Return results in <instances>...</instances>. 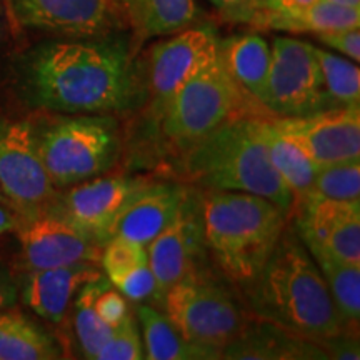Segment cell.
Instances as JSON below:
<instances>
[{
	"label": "cell",
	"mask_w": 360,
	"mask_h": 360,
	"mask_svg": "<svg viewBox=\"0 0 360 360\" xmlns=\"http://www.w3.org/2000/svg\"><path fill=\"white\" fill-rule=\"evenodd\" d=\"M29 101L60 114H114L139 101V75L129 44L105 37L53 40L25 62Z\"/></svg>",
	"instance_id": "obj_1"
},
{
	"label": "cell",
	"mask_w": 360,
	"mask_h": 360,
	"mask_svg": "<svg viewBox=\"0 0 360 360\" xmlns=\"http://www.w3.org/2000/svg\"><path fill=\"white\" fill-rule=\"evenodd\" d=\"M259 321L321 344L344 332L321 270L294 229H285L254 278L242 283Z\"/></svg>",
	"instance_id": "obj_2"
},
{
	"label": "cell",
	"mask_w": 360,
	"mask_h": 360,
	"mask_svg": "<svg viewBox=\"0 0 360 360\" xmlns=\"http://www.w3.org/2000/svg\"><path fill=\"white\" fill-rule=\"evenodd\" d=\"M262 122L260 115L227 120L188 148L184 172L205 191L254 193L292 212L295 199L270 164Z\"/></svg>",
	"instance_id": "obj_3"
},
{
	"label": "cell",
	"mask_w": 360,
	"mask_h": 360,
	"mask_svg": "<svg viewBox=\"0 0 360 360\" xmlns=\"http://www.w3.org/2000/svg\"><path fill=\"white\" fill-rule=\"evenodd\" d=\"M207 250L236 283L255 277L289 224L290 212L265 197L205 191L200 195Z\"/></svg>",
	"instance_id": "obj_4"
},
{
	"label": "cell",
	"mask_w": 360,
	"mask_h": 360,
	"mask_svg": "<svg viewBox=\"0 0 360 360\" xmlns=\"http://www.w3.org/2000/svg\"><path fill=\"white\" fill-rule=\"evenodd\" d=\"M53 187L67 188L105 174L120 154L117 122L107 114H69L35 127Z\"/></svg>",
	"instance_id": "obj_5"
},
{
	"label": "cell",
	"mask_w": 360,
	"mask_h": 360,
	"mask_svg": "<svg viewBox=\"0 0 360 360\" xmlns=\"http://www.w3.org/2000/svg\"><path fill=\"white\" fill-rule=\"evenodd\" d=\"M247 98L250 97L229 77L217 53L179 89L155 120L169 146L186 154L227 120L249 115Z\"/></svg>",
	"instance_id": "obj_6"
},
{
	"label": "cell",
	"mask_w": 360,
	"mask_h": 360,
	"mask_svg": "<svg viewBox=\"0 0 360 360\" xmlns=\"http://www.w3.org/2000/svg\"><path fill=\"white\" fill-rule=\"evenodd\" d=\"M160 304L170 322L188 342L220 354L249 322L231 289L204 267L174 283Z\"/></svg>",
	"instance_id": "obj_7"
},
{
	"label": "cell",
	"mask_w": 360,
	"mask_h": 360,
	"mask_svg": "<svg viewBox=\"0 0 360 360\" xmlns=\"http://www.w3.org/2000/svg\"><path fill=\"white\" fill-rule=\"evenodd\" d=\"M0 188L20 217L42 212L57 199L29 120H0Z\"/></svg>",
	"instance_id": "obj_8"
},
{
	"label": "cell",
	"mask_w": 360,
	"mask_h": 360,
	"mask_svg": "<svg viewBox=\"0 0 360 360\" xmlns=\"http://www.w3.org/2000/svg\"><path fill=\"white\" fill-rule=\"evenodd\" d=\"M264 107L277 117H300L330 109L312 44L276 37Z\"/></svg>",
	"instance_id": "obj_9"
},
{
	"label": "cell",
	"mask_w": 360,
	"mask_h": 360,
	"mask_svg": "<svg viewBox=\"0 0 360 360\" xmlns=\"http://www.w3.org/2000/svg\"><path fill=\"white\" fill-rule=\"evenodd\" d=\"M219 34L212 25H191L155 44L147 57V92L157 119L179 89L217 56Z\"/></svg>",
	"instance_id": "obj_10"
},
{
	"label": "cell",
	"mask_w": 360,
	"mask_h": 360,
	"mask_svg": "<svg viewBox=\"0 0 360 360\" xmlns=\"http://www.w3.org/2000/svg\"><path fill=\"white\" fill-rule=\"evenodd\" d=\"M13 232L27 270L101 262V242L52 209L20 217Z\"/></svg>",
	"instance_id": "obj_11"
},
{
	"label": "cell",
	"mask_w": 360,
	"mask_h": 360,
	"mask_svg": "<svg viewBox=\"0 0 360 360\" xmlns=\"http://www.w3.org/2000/svg\"><path fill=\"white\" fill-rule=\"evenodd\" d=\"M7 4L22 27L69 39L105 37L125 25L117 0H7Z\"/></svg>",
	"instance_id": "obj_12"
},
{
	"label": "cell",
	"mask_w": 360,
	"mask_h": 360,
	"mask_svg": "<svg viewBox=\"0 0 360 360\" xmlns=\"http://www.w3.org/2000/svg\"><path fill=\"white\" fill-rule=\"evenodd\" d=\"M148 262L157 282L155 300L160 304L170 287L193 270L204 267L207 254L200 195L188 191L179 214L147 245Z\"/></svg>",
	"instance_id": "obj_13"
},
{
	"label": "cell",
	"mask_w": 360,
	"mask_h": 360,
	"mask_svg": "<svg viewBox=\"0 0 360 360\" xmlns=\"http://www.w3.org/2000/svg\"><path fill=\"white\" fill-rule=\"evenodd\" d=\"M294 231L310 254H328L360 265V199L307 195L295 204Z\"/></svg>",
	"instance_id": "obj_14"
},
{
	"label": "cell",
	"mask_w": 360,
	"mask_h": 360,
	"mask_svg": "<svg viewBox=\"0 0 360 360\" xmlns=\"http://www.w3.org/2000/svg\"><path fill=\"white\" fill-rule=\"evenodd\" d=\"M272 122L317 167L360 159L359 107H330L309 115L274 117Z\"/></svg>",
	"instance_id": "obj_15"
},
{
	"label": "cell",
	"mask_w": 360,
	"mask_h": 360,
	"mask_svg": "<svg viewBox=\"0 0 360 360\" xmlns=\"http://www.w3.org/2000/svg\"><path fill=\"white\" fill-rule=\"evenodd\" d=\"M147 180L127 175H98L70 186L49 209L84 229L103 245L112 225L129 202L147 186Z\"/></svg>",
	"instance_id": "obj_16"
},
{
	"label": "cell",
	"mask_w": 360,
	"mask_h": 360,
	"mask_svg": "<svg viewBox=\"0 0 360 360\" xmlns=\"http://www.w3.org/2000/svg\"><path fill=\"white\" fill-rule=\"evenodd\" d=\"M188 191L182 184L148 182L117 217L109 238L122 237L147 247L175 219Z\"/></svg>",
	"instance_id": "obj_17"
},
{
	"label": "cell",
	"mask_w": 360,
	"mask_h": 360,
	"mask_svg": "<svg viewBox=\"0 0 360 360\" xmlns=\"http://www.w3.org/2000/svg\"><path fill=\"white\" fill-rule=\"evenodd\" d=\"M103 277L97 264L77 262L62 267L29 270L22 283V300L45 321L60 323L85 283Z\"/></svg>",
	"instance_id": "obj_18"
},
{
	"label": "cell",
	"mask_w": 360,
	"mask_h": 360,
	"mask_svg": "<svg viewBox=\"0 0 360 360\" xmlns=\"http://www.w3.org/2000/svg\"><path fill=\"white\" fill-rule=\"evenodd\" d=\"M220 359H328L321 344L259 321L247 322L240 334L222 349Z\"/></svg>",
	"instance_id": "obj_19"
},
{
	"label": "cell",
	"mask_w": 360,
	"mask_h": 360,
	"mask_svg": "<svg viewBox=\"0 0 360 360\" xmlns=\"http://www.w3.org/2000/svg\"><path fill=\"white\" fill-rule=\"evenodd\" d=\"M217 53L225 72L237 87L264 107L272 64V51L267 40L259 34L219 39Z\"/></svg>",
	"instance_id": "obj_20"
},
{
	"label": "cell",
	"mask_w": 360,
	"mask_h": 360,
	"mask_svg": "<svg viewBox=\"0 0 360 360\" xmlns=\"http://www.w3.org/2000/svg\"><path fill=\"white\" fill-rule=\"evenodd\" d=\"M101 264L107 281L127 300L146 302L157 297V282L146 245L112 237L102 245Z\"/></svg>",
	"instance_id": "obj_21"
},
{
	"label": "cell",
	"mask_w": 360,
	"mask_h": 360,
	"mask_svg": "<svg viewBox=\"0 0 360 360\" xmlns=\"http://www.w3.org/2000/svg\"><path fill=\"white\" fill-rule=\"evenodd\" d=\"M117 4L137 42L177 34L199 19L195 0H117Z\"/></svg>",
	"instance_id": "obj_22"
},
{
	"label": "cell",
	"mask_w": 360,
	"mask_h": 360,
	"mask_svg": "<svg viewBox=\"0 0 360 360\" xmlns=\"http://www.w3.org/2000/svg\"><path fill=\"white\" fill-rule=\"evenodd\" d=\"M257 29L282 30V32L322 34L330 30L360 27V7H345L327 0L287 11H262L250 22Z\"/></svg>",
	"instance_id": "obj_23"
},
{
	"label": "cell",
	"mask_w": 360,
	"mask_h": 360,
	"mask_svg": "<svg viewBox=\"0 0 360 360\" xmlns=\"http://www.w3.org/2000/svg\"><path fill=\"white\" fill-rule=\"evenodd\" d=\"M137 317L142 326L143 354L150 360H205L220 359L219 350L202 347L188 342L170 322L165 314L150 307L139 305Z\"/></svg>",
	"instance_id": "obj_24"
},
{
	"label": "cell",
	"mask_w": 360,
	"mask_h": 360,
	"mask_svg": "<svg viewBox=\"0 0 360 360\" xmlns=\"http://www.w3.org/2000/svg\"><path fill=\"white\" fill-rule=\"evenodd\" d=\"M262 130L270 164L276 169L282 182L289 187L297 204L310 193L319 167L309 159V155L302 148L292 142L290 139H287L274 125L272 119L264 117Z\"/></svg>",
	"instance_id": "obj_25"
},
{
	"label": "cell",
	"mask_w": 360,
	"mask_h": 360,
	"mask_svg": "<svg viewBox=\"0 0 360 360\" xmlns=\"http://www.w3.org/2000/svg\"><path fill=\"white\" fill-rule=\"evenodd\" d=\"M62 349L42 327L22 314L0 312V360L62 359Z\"/></svg>",
	"instance_id": "obj_26"
},
{
	"label": "cell",
	"mask_w": 360,
	"mask_h": 360,
	"mask_svg": "<svg viewBox=\"0 0 360 360\" xmlns=\"http://www.w3.org/2000/svg\"><path fill=\"white\" fill-rule=\"evenodd\" d=\"M310 255L327 283L344 327L349 332H354V328L357 330L360 319V265L344 262L321 252Z\"/></svg>",
	"instance_id": "obj_27"
},
{
	"label": "cell",
	"mask_w": 360,
	"mask_h": 360,
	"mask_svg": "<svg viewBox=\"0 0 360 360\" xmlns=\"http://www.w3.org/2000/svg\"><path fill=\"white\" fill-rule=\"evenodd\" d=\"M107 278L101 277L98 281L85 283L75 295L74 302V326L79 345L82 354L87 359H96L103 342L109 339L114 328L102 321L96 310V299Z\"/></svg>",
	"instance_id": "obj_28"
},
{
	"label": "cell",
	"mask_w": 360,
	"mask_h": 360,
	"mask_svg": "<svg viewBox=\"0 0 360 360\" xmlns=\"http://www.w3.org/2000/svg\"><path fill=\"white\" fill-rule=\"evenodd\" d=\"M321 67L323 90L332 107H359L360 102V72L357 62L315 47Z\"/></svg>",
	"instance_id": "obj_29"
},
{
	"label": "cell",
	"mask_w": 360,
	"mask_h": 360,
	"mask_svg": "<svg viewBox=\"0 0 360 360\" xmlns=\"http://www.w3.org/2000/svg\"><path fill=\"white\" fill-rule=\"evenodd\" d=\"M309 195L335 200L360 199V159L319 167Z\"/></svg>",
	"instance_id": "obj_30"
},
{
	"label": "cell",
	"mask_w": 360,
	"mask_h": 360,
	"mask_svg": "<svg viewBox=\"0 0 360 360\" xmlns=\"http://www.w3.org/2000/svg\"><path fill=\"white\" fill-rule=\"evenodd\" d=\"M146 359L143 344L134 315L124 319L117 326L109 339L103 342L96 360H141Z\"/></svg>",
	"instance_id": "obj_31"
},
{
	"label": "cell",
	"mask_w": 360,
	"mask_h": 360,
	"mask_svg": "<svg viewBox=\"0 0 360 360\" xmlns=\"http://www.w3.org/2000/svg\"><path fill=\"white\" fill-rule=\"evenodd\" d=\"M96 310L101 315L102 321L112 328L120 326L124 322V319L130 315L127 299L115 287H112L109 281L105 282V285L98 292L96 299Z\"/></svg>",
	"instance_id": "obj_32"
},
{
	"label": "cell",
	"mask_w": 360,
	"mask_h": 360,
	"mask_svg": "<svg viewBox=\"0 0 360 360\" xmlns=\"http://www.w3.org/2000/svg\"><path fill=\"white\" fill-rule=\"evenodd\" d=\"M225 19L250 24L260 12L265 11L270 0H210Z\"/></svg>",
	"instance_id": "obj_33"
},
{
	"label": "cell",
	"mask_w": 360,
	"mask_h": 360,
	"mask_svg": "<svg viewBox=\"0 0 360 360\" xmlns=\"http://www.w3.org/2000/svg\"><path fill=\"white\" fill-rule=\"evenodd\" d=\"M317 39L327 47L344 53L350 60H360V30L359 27H347V29L330 30V32L317 34Z\"/></svg>",
	"instance_id": "obj_34"
},
{
	"label": "cell",
	"mask_w": 360,
	"mask_h": 360,
	"mask_svg": "<svg viewBox=\"0 0 360 360\" xmlns=\"http://www.w3.org/2000/svg\"><path fill=\"white\" fill-rule=\"evenodd\" d=\"M19 299V287L11 274L0 269V312L12 309Z\"/></svg>",
	"instance_id": "obj_35"
},
{
	"label": "cell",
	"mask_w": 360,
	"mask_h": 360,
	"mask_svg": "<svg viewBox=\"0 0 360 360\" xmlns=\"http://www.w3.org/2000/svg\"><path fill=\"white\" fill-rule=\"evenodd\" d=\"M19 220H20V215L17 214L12 207L0 204V236L6 232L15 231Z\"/></svg>",
	"instance_id": "obj_36"
},
{
	"label": "cell",
	"mask_w": 360,
	"mask_h": 360,
	"mask_svg": "<svg viewBox=\"0 0 360 360\" xmlns=\"http://www.w3.org/2000/svg\"><path fill=\"white\" fill-rule=\"evenodd\" d=\"M314 0H270L265 11H287V8H299L312 4Z\"/></svg>",
	"instance_id": "obj_37"
},
{
	"label": "cell",
	"mask_w": 360,
	"mask_h": 360,
	"mask_svg": "<svg viewBox=\"0 0 360 360\" xmlns=\"http://www.w3.org/2000/svg\"><path fill=\"white\" fill-rule=\"evenodd\" d=\"M327 2L339 4V6L345 7H360V0H327Z\"/></svg>",
	"instance_id": "obj_38"
},
{
	"label": "cell",
	"mask_w": 360,
	"mask_h": 360,
	"mask_svg": "<svg viewBox=\"0 0 360 360\" xmlns=\"http://www.w3.org/2000/svg\"><path fill=\"white\" fill-rule=\"evenodd\" d=\"M0 204H2V205H7V207H11V204H8V200H7V197L4 195L2 188H0Z\"/></svg>",
	"instance_id": "obj_39"
}]
</instances>
